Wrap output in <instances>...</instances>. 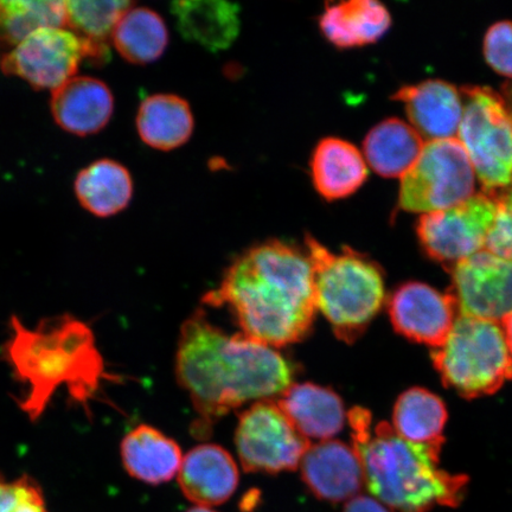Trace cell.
<instances>
[{"mask_svg": "<svg viewBox=\"0 0 512 512\" xmlns=\"http://www.w3.org/2000/svg\"><path fill=\"white\" fill-rule=\"evenodd\" d=\"M296 375V364L281 352L242 332L227 335L203 309L182 325L176 376L200 415L195 427L200 434L249 401L280 396Z\"/></svg>", "mask_w": 512, "mask_h": 512, "instance_id": "obj_1", "label": "cell"}, {"mask_svg": "<svg viewBox=\"0 0 512 512\" xmlns=\"http://www.w3.org/2000/svg\"><path fill=\"white\" fill-rule=\"evenodd\" d=\"M203 303L227 307L242 334L272 348L304 341L318 307L306 251L280 240L248 248Z\"/></svg>", "mask_w": 512, "mask_h": 512, "instance_id": "obj_2", "label": "cell"}, {"mask_svg": "<svg viewBox=\"0 0 512 512\" xmlns=\"http://www.w3.org/2000/svg\"><path fill=\"white\" fill-rule=\"evenodd\" d=\"M10 325L4 354L17 379L27 387L19 407L31 421L41 418L62 387L81 405L94 398L108 375L86 323L62 315L43 319L36 328L28 329L14 316Z\"/></svg>", "mask_w": 512, "mask_h": 512, "instance_id": "obj_3", "label": "cell"}, {"mask_svg": "<svg viewBox=\"0 0 512 512\" xmlns=\"http://www.w3.org/2000/svg\"><path fill=\"white\" fill-rule=\"evenodd\" d=\"M348 421L364 484L377 501L398 512H430L463 502L469 478L440 469L441 447L409 443L387 422L373 426L366 408H352Z\"/></svg>", "mask_w": 512, "mask_h": 512, "instance_id": "obj_4", "label": "cell"}, {"mask_svg": "<svg viewBox=\"0 0 512 512\" xmlns=\"http://www.w3.org/2000/svg\"><path fill=\"white\" fill-rule=\"evenodd\" d=\"M305 249L318 310L339 341H358L386 302L381 266L350 247H343L341 253L331 252L311 235L306 236Z\"/></svg>", "mask_w": 512, "mask_h": 512, "instance_id": "obj_5", "label": "cell"}, {"mask_svg": "<svg viewBox=\"0 0 512 512\" xmlns=\"http://www.w3.org/2000/svg\"><path fill=\"white\" fill-rule=\"evenodd\" d=\"M432 360L445 387L465 399L498 392L512 380V356L501 324L459 316Z\"/></svg>", "mask_w": 512, "mask_h": 512, "instance_id": "obj_6", "label": "cell"}, {"mask_svg": "<svg viewBox=\"0 0 512 512\" xmlns=\"http://www.w3.org/2000/svg\"><path fill=\"white\" fill-rule=\"evenodd\" d=\"M459 142L484 188L494 195L512 187V117L502 95L489 87L462 89Z\"/></svg>", "mask_w": 512, "mask_h": 512, "instance_id": "obj_7", "label": "cell"}, {"mask_svg": "<svg viewBox=\"0 0 512 512\" xmlns=\"http://www.w3.org/2000/svg\"><path fill=\"white\" fill-rule=\"evenodd\" d=\"M475 170L458 139L424 146L411 170L401 178L399 204L409 213L430 214L458 206L475 191Z\"/></svg>", "mask_w": 512, "mask_h": 512, "instance_id": "obj_8", "label": "cell"}, {"mask_svg": "<svg viewBox=\"0 0 512 512\" xmlns=\"http://www.w3.org/2000/svg\"><path fill=\"white\" fill-rule=\"evenodd\" d=\"M235 443L243 470L268 475L296 470L310 447L271 399L256 401L240 414Z\"/></svg>", "mask_w": 512, "mask_h": 512, "instance_id": "obj_9", "label": "cell"}, {"mask_svg": "<svg viewBox=\"0 0 512 512\" xmlns=\"http://www.w3.org/2000/svg\"><path fill=\"white\" fill-rule=\"evenodd\" d=\"M496 209L494 198L483 192L456 207L422 215L416 227L422 248L450 270L459 261L484 251Z\"/></svg>", "mask_w": 512, "mask_h": 512, "instance_id": "obj_10", "label": "cell"}, {"mask_svg": "<svg viewBox=\"0 0 512 512\" xmlns=\"http://www.w3.org/2000/svg\"><path fill=\"white\" fill-rule=\"evenodd\" d=\"M85 59L82 43L68 29L34 32L0 61L3 73L27 81L35 89H55L73 79Z\"/></svg>", "mask_w": 512, "mask_h": 512, "instance_id": "obj_11", "label": "cell"}, {"mask_svg": "<svg viewBox=\"0 0 512 512\" xmlns=\"http://www.w3.org/2000/svg\"><path fill=\"white\" fill-rule=\"evenodd\" d=\"M459 316L501 323L512 313V260L480 251L448 270Z\"/></svg>", "mask_w": 512, "mask_h": 512, "instance_id": "obj_12", "label": "cell"}, {"mask_svg": "<svg viewBox=\"0 0 512 512\" xmlns=\"http://www.w3.org/2000/svg\"><path fill=\"white\" fill-rule=\"evenodd\" d=\"M390 322L398 334L438 349L459 317L456 299L422 283L403 284L388 300Z\"/></svg>", "mask_w": 512, "mask_h": 512, "instance_id": "obj_13", "label": "cell"}, {"mask_svg": "<svg viewBox=\"0 0 512 512\" xmlns=\"http://www.w3.org/2000/svg\"><path fill=\"white\" fill-rule=\"evenodd\" d=\"M305 485L320 501L342 503L357 496L364 485L360 458L341 440L310 445L300 463Z\"/></svg>", "mask_w": 512, "mask_h": 512, "instance_id": "obj_14", "label": "cell"}, {"mask_svg": "<svg viewBox=\"0 0 512 512\" xmlns=\"http://www.w3.org/2000/svg\"><path fill=\"white\" fill-rule=\"evenodd\" d=\"M405 105L413 128L428 142L456 138L463 119L462 93L441 80L407 86L393 95Z\"/></svg>", "mask_w": 512, "mask_h": 512, "instance_id": "obj_15", "label": "cell"}, {"mask_svg": "<svg viewBox=\"0 0 512 512\" xmlns=\"http://www.w3.org/2000/svg\"><path fill=\"white\" fill-rule=\"evenodd\" d=\"M51 113L62 130L79 137L96 134L110 123L114 111L111 89L89 76H74L51 96Z\"/></svg>", "mask_w": 512, "mask_h": 512, "instance_id": "obj_16", "label": "cell"}, {"mask_svg": "<svg viewBox=\"0 0 512 512\" xmlns=\"http://www.w3.org/2000/svg\"><path fill=\"white\" fill-rule=\"evenodd\" d=\"M239 469L223 447L204 444L192 448L178 472L183 494L200 507L226 503L239 485Z\"/></svg>", "mask_w": 512, "mask_h": 512, "instance_id": "obj_17", "label": "cell"}, {"mask_svg": "<svg viewBox=\"0 0 512 512\" xmlns=\"http://www.w3.org/2000/svg\"><path fill=\"white\" fill-rule=\"evenodd\" d=\"M277 402L306 439L330 440L348 420L341 396L315 383L292 384Z\"/></svg>", "mask_w": 512, "mask_h": 512, "instance_id": "obj_18", "label": "cell"}, {"mask_svg": "<svg viewBox=\"0 0 512 512\" xmlns=\"http://www.w3.org/2000/svg\"><path fill=\"white\" fill-rule=\"evenodd\" d=\"M313 187L326 202L344 200L368 178L366 159L354 144L328 137L320 140L310 160Z\"/></svg>", "mask_w": 512, "mask_h": 512, "instance_id": "obj_19", "label": "cell"}, {"mask_svg": "<svg viewBox=\"0 0 512 512\" xmlns=\"http://www.w3.org/2000/svg\"><path fill=\"white\" fill-rule=\"evenodd\" d=\"M178 31L204 49L227 50L239 37V5L223 0H181L171 4Z\"/></svg>", "mask_w": 512, "mask_h": 512, "instance_id": "obj_20", "label": "cell"}, {"mask_svg": "<svg viewBox=\"0 0 512 512\" xmlns=\"http://www.w3.org/2000/svg\"><path fill=\"white\" fill-rule=\"evenodd\" d=\"M392 17L386 6L375 0H350L325 6L319 29L325 40L338 49L369 46L390 28Z\"/></svg>", "mask_w": 512, "mask_h": 512, "instance_id": "obj_21", "label": "cell"}, {"mask_svg": "<svg viewBox=\"0 0 512 512\" xmlns=\"http://www.w3.org/2000/svg\"><path fill=\"white\" fill-rule=\"evenodd\" d=\"M128 475L140 482L159 485L170 482L181 470V448L155 427L140 425L128 432L120 446Z\"/></svg>", "mask_w": 512, "mask_h": 512, "instance_id": "obj_22", "label": "cell"}, {"mask_svg": "<svg viewBox=\"0 0 512 512\" xmlns=\"http://www.w3.org/2000/svg\"><path fill=\"white\" fill-rule=\"evenodd\" d=\"M195 120L189 102L175 94H155L139 106L137 130L152 149L172 151L189 142Z\"/></svg>", "mask_w": 512, "mask_h": 512, "instance_id": "obj_23", "label": "cell"}, {"mask_svg": "<svg viewBox=\"0 0 512 512\" xmlns=\"http://www.w3.org/2000/svg\"><path fill=\"white\" fill-rule=\"evenodd\" d=\"M424 139L400 119L383 120L363 142L364 159L377 175L399 178L411 170L424 150Z\"/></svg>", "mask_w": 512, "mask_h": 512, "instance_id": "obj_24", "label": "cell"}, {"mask_svg": "<svg viewBox=\"0 0 512 512\" xmlns=\"http://www.w3.org/2000/svg\"><path fill=\"white\" fill-rule=\"evenodd\" d=\"M75 194L83 208L98 217L121 213L133 196L130 171L112 159H100L79 172Z\"/></svg>", "mask_w": 512, "mask_h": 512, "instance_id": "obj_25", "label": "cell"}, {"mask_svg": "<svg viewBox=\"0 0 512 512\" xmlns=\"http://www.w3.org/2000/svg\"><path fill=\"white\" fill-rule=\"evenodd\" d=\"M447 409L438 395L424 388H412L395 403L393 428L409 443L443 447Z\"/></svg>", "mask_w": 512, "mask_h": 512, "instance_id": "obj_26", "label": "cell"}, {"mask_svg": "<svg viewBox=\"0 0 512 512\" xmlns=\"http://www.w3.org/2000/svg\"><path fill=\"white\" fill-rule=\"evenodd\" d=\"M133 5L126 0L66 2L67 28L81 41L87 59L104 63L110 57L108 41L112 38L121 16Z\"/></svg>", "mask_w": 512, "mask_h": 512, "instance_id": "obj_27", "label": "cell"}, {"mask_svg": "<svg viewBox=\"0 0 512 512\" xmlns=\"http://www.w3.org/2000/svg\"><path fill=\"white\" fill-rule=\"evenodd\" d=\"M112 41L123 59L145 66L163 56L169 44V30L156 11L133 5L119 19Z\"/></svg>", "mask_w": 512, "mask_h": 512, "instance_id": "obj_28", "label": "cell"}, {"mask_svg": "<svg viewBox=\"0 0 512 512\" xmlns=\"http://www.w3.org/2000/svg\"><path fill=\"white\" fill-rule=\"evenodd\" d=\"M67 28L66 2L57 0H0V43L14 49L43 29Z\"/></svg>", "mask_w": 512, "mask_h": 512, "instance_id": "obj_29", "label": "cell"}, {"mask_svg": "<svg viewBox=\"0 0 512 512\" xmlns=\"http://www.w3.org/2000/svg\"><path fill=\"white\" fill-rule=\"evenodd\" d=\"M0 512H49L43 490L34 478L6 479L0 473Z\"/></svg>", "mask_w": 512, "mask_h": 512, "instance_id": "obj_30", "label": "cell"}, {"mask_svg": "<svg viewBox=\"0 0 512 512\" xmlns=\"http://www.w3.org/2000/svg\"><path fill=\"white\" fill-rule=\"evenodd\" d=\"M489 196L496 201L497 209L484 251L512 260V187Z\"/></svg>", "mask_w": 512, "mask_h": 512, "instance_id": "obj_31", "label": "cell"}, {"mask_svg": "<svg viewBox=\"0 0 512 512\" xmlns=\"http://www.w3.org/2000/svg\"><path fill=\"white\" fill-rule=\"evenodd\" d=\"M484 56L498 74L512 78V22H499L486 32Z\"/></svg>", "mask_w": 512, "mask_h": 512, "instance_id": "obj_32", "label": "cell"}, {"mask_svg": "<svg viewBox=\"0 0 512 512\" xmlns=\"http://www.w3.org/2000/svg\"><path fill=\"white\" fill-rule=\"evenodd\" d=\"M343 512H389L376 498L356 496L345 505Z\"/></svg>", "mask_w": 512, "mask_h": 512, "instance_id": "obj_33", "label": "cell"}, {"mask_svg": "<svg viewBox=\"0 0 512 512\" xmlns=\"http://www.w3.org/2000/svg\"><path fill=\"white\" fill-rule=\"evenodd\" d=\"M505 341H507V345L512 356V313L508 317H505L501 323Z\"/></svg>", "mask_w": 512, "mask_h": 512, "instance_id": "obj_34", "label": "cell"}, {"mask_svg": "<svg viewBox=\"0 0 512 512\" xmlns=\"http://www.w3.org/2000/svg\"><path fill=\"white\" fill-rule=\"evenodd\" d=\"M502 96L505 102H507V106L512 117V82L507 83V86L504 87V95Z\"/></svg>", "mask_w": 512, "mask_h": 512, "instance_id": "obj_35", "label": "cell"}, {"mask_svg": "<svg viewBox=\"0 0 512 512\" xmlns=\"http://www.w3.org/2000/svg\"><path fill=\"white\" fill-rule=\"evenodd\" d=\"M188 512H216V511L211 510L206 507H196V508L190 509Z\"/></svg>", "mask_w": 512, "mask_h": 512, "instance_id": "obj_36", "label": "cell"}]
</instances>
